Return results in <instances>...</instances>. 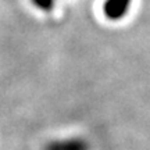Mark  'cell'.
Here are the masks:
<instances>
[{
	"label": "cell",
	"mask_w": 150,
	"mask_h": 150,
	"mask_svg": "<svg viewBox=\"0 0 150 150\" xmlns=\"http://www.w3.org/2000/svg\"><path fill=\"white\" fill-rule=\"evenodd\" d=\"M129 0H107L106 3V14L111 20L121 18L124 13L127 11Z\"/></svg>",
	"instance_id": "6da1fadb"
}]
</instances>
